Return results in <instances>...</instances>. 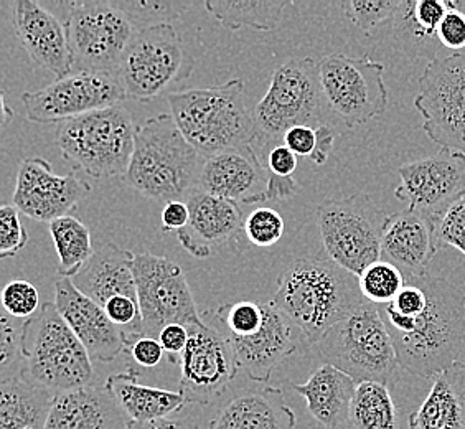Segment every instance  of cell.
I'll list each match as a JSON object with an SVG mask.
<instances>
[{
  "label": "cell",
  "mask_w": 465,
  "mask_h": 429,
  "mask_svg": "<svg viewBox=\"0 0 465 429\" xmlns=\"http://www.w3.org/2000/svg\"><path fill=\"white\" fill-rule=\"evenodd\" d=\"M428 304L418 317H404L390 305L380 314L393 339L400 367L420 378H436L465 354V294L444 277L418 276Z\"/></svg>",
  "instance_id": "6da1fadb"
},
{
  "label": "cell",
  "mask_w": 465,
  "mask_h": 429,
  "mask_svg": "<svg viewBox=\"0 0 465 429\" xmlns=\"http://www.w3.org/2000/svg\"><path fill=\"white\" fill-rule=\"evenodd\" d=\"M365 303L358 276L331 260L319 258L291 263L279 276L271 301L313 345Z\"/></svg>",
  "instance_id": "7a4b0ae2"
},
{
  "label": "cell",
  "mask_w": 465,
  "mask_h": 429,
  "mask_svg": "<svg viewBox=\"0 0 465 429\" xmlns=\"http://www.w3.org/2000/svg\"><path fill=\"white\" fill-rule=\"evenodd\" d=\"M205 157L188 143L172 115L151 117L135 129L125 182L157 202H187L198 188Z\"/></svg>",
  "instance_id": "3957f363"
},
{
  "label": "cell",
  "mask_w": 465,
  "mask_h": 429,
  "mask_svg": "<svg viewBox=\"0 0 465 429\" xmlns=\"http://www.w3.org/2000/svg\"><path fill=\"white\" fill-rule=\"evenodd\" d=\"M167 99L182 135L205 159L252 141V116L242 78L180 91Z\"/></svg>",
  "instance_id": "277c9868"
},
{
  "label": "cell",
  "mask_w": 465,
  "mask_h": 429,
  "mask_svg": "<svg viewBox=\"0 0 465 429\" xmlns=\"http://www.w3.org/2000/svg\"><path fill=\"white\" fill-rule=\"evenodd\" d=\"M325 106L319 63L309 56L287 60L272 73L269 90L251 109L252 149L269 154L291 127H319Z\"/></svg>",
  "instance_id": "5b68a950"
},
{
  "label": "cell",
  "mask_w": 465,
  "mask_h": 429,
  "mask_svg": "<svg viewBox=\"0 0 465 429\" xmlns=\"http://www.w3.org/2000/svg\"><path fill=\"white\" fill-rule=\"evenodd\" d=\"M22 376L54 394L93 384L94 368L88 350L58 313L54 303L24 322Z\"/></svg>",
  "instance_id": "8992f818"
},
{
  "label": "cell",
  "mask_w": 465,
  "mask_h": 429,
  "mask_svg": "<svg viewBox=\"0 0 465 429\" xmlns=\"http://www.w3.org/2000/svg\"><path fill=\"white\" fill-rule=\"evenodd\" d=\"M325 364L339 368L357 384L376 382L393 386L400 362L393 339L378 305L365 303L333 325L317 344Z\"/></svg>",
  "instance_id": "52a82bcc"
},
{
  "label": "cell",
  "mask_w": 465,
  "mask_h": 429,
  "mask_svg": "<svg viewBox=\"0 0 465 429\" xmlns=\"http://www.w3.org/2000/svg\"><path fill=\"white\" fill-rule=\"evenodd\" d=\"M133 117L124 106L93 111L56 125V144L66 161L94 179L124 175L135 145Z\"/></svg>",
  "instance_id": "ba28073f"
},
{
  "label": "cell",
  "mask_w": 465,
  "mask_h": 429,
  "mask_svg": "<svg viewBox=\"0 0 465 429\" xmlns=\"http://www.w3.org/2000/svg\"><path fill=\"white\" fill-rule=\"evenodd\" d=\"M195 65L177 30L161 24L137 30L114 76L127 98L145 103L183 91Z\"/></svg>",
  "instance_id": "9c48e42d"
},
{
  "label": "cell",
  "mask_w": 465,
  "mask_h": 429,
  "mask_svg": "<svg viewBox=\"0 0 465 429\" xmlns=\"http://www.w3.org/2000/svg\"><path fill=\"white\" fill-rule=\"evenodd\" d=\"M317 224L329 260L360 276L381 260V242L390 214L367 194L329 198L317 206Z\"/></svg>",
  "instance_id": "30bf717a"
},
{
  "label": "cell",
  "mask_w": 465,
  "mask_h": 429,
  "mask_svg": "<svg viewBox=\"0 0 465 429\" xmlns=\"http://www.w3.org/2000/svg\"><path fill=\"white\" fill-rule=\"evenodd\" d=\"M63 15L73 73L116 75L137 28L114 2H70Z\"/></svg>",
  "instance_id": "8fae6325"
},
{
  "label": "cell",
  "mask_w": 465,
  "mask_h": 429,
  "mask_svg": "<svg viewBox=\"0 0 465 429\" xmlns=\"http://www.w3.org/2000/svg\"><path fill=\"white\" fill-rule=\"evenodd\" d=\"M414 107L432 143L465 154V50L426 65Z\"/></svg>",
  "instance_id": "7c38bea8"
},
{
  "label": "cell",
  "mask_w": 465,
  "mask_h": 429,
  "mask_svg": "<svg viewBox=\"0 0 465 429\" xmlns=\"http://www.w3.org/2000/svg\"><path fill=\"white\" fill-rule=\"evenodd\" d=\"M137 299L141 307V337L159 339L172 324L185 327L203 322L187 277L177 263L149 251L137 253L134 260Z\"/></svg>",
  "instance_id": "4fadbf2b"
},
{
  "label": "cell",
  "mask_w": 465,
  "mask_h": 429,
  "mask_svg": "<svg viewBox=\"0 0 465 429\" xmlns=\"http://www.w3.org/2000/svg\"><path fill=\"white\" fill-rule=\"evenodd\" d=\"M327 106L349 127L381 116L388 107L385 65L365 56L333 54L319 62Z\"/></svg>",
  "instance_id": "5bb4252c"
},
{
  "label": "cell",
  "mask_w": 465,
  "mask_h": 429,
  "mask_svg": "<svg viewBox=\"0 0 465 429\" xmlns=\"http://www.w3.org/2000/svg\"><path fill=\"white\" fill-rule=\"evenodd\" d=\"M127 98L114 75L72 73L45 88L22 95L27 121L34 125H54L116 106Z\"/></svg>",
  "instance_id": "9a60e30c"
},
{
  "label": "cell",
  "mask_w": 465,
  "mask_h": 429,
  "mask_svg": "<svg viewBox=\"0 0 465 429\" xmlns=\"http://www.w3.org/2000/svg\"><path fill=\"white\" fill-rule=\"evenodd\" d=\"M398 174L401 184L394 188V197L434 224L465 197V154L439 149L434 155L404 164Z\"/></svg>",
  "instance_id": "2e32d148"
},
{
  "label": "cell",
  "mask_w": 465,
  "mask_h": 429,
  "mask_svg": "<svg viewBox=\"0 0 465 429\" xmlns=\"http://www.w3.org/2000/svg\"><path fill=\"white\" fill-rule=\"evenodd\" d=\"M188 344L180 355V394L187 403L208 404L228 390L240 374L228 340L205 321L188 327Z\"/></svg>",
  "instance_id": "e0dca14e"
},
{
  "label": "cell",
  "mask_w": 465,
  "mask_h": 429,
  "mask_svg": "<svg viewBox=\"0 0 465 429\" xmlns=\"http://www.w3.org/2000/svg\"><path fill=\"white\" fill-rule=\"evenodd\" d=\"M187 205L190 218L177 238L193 258L206 260L224 250L242 253L250 244L244 234L246 216L236 202L197 190Z\"/></svg>",
  "instance_id": "ac0fdd59"
},
{
  "label": "cell",
  "mask_w": 465,
  "mask_h": 429,
  "mask_svg": "<svg viewBox=\"0 0 465 429\" xmlns=\"http://www.w3.org/2000/svg\"><path fill=\"white\" fill-rule=\"evenodd\" d=\"M91 194V185L76 175H58L50 162L28 157L20 164L12 205L36 222L52 224Z\"/></svg>",
  "instance_id": "d6986e66"
},
{
  "label": "cell",
  "mask_w": 465,
  "mask_h": 429,
  "mask_svg": "<svg viewBox=\"0 0 465 429\" xmlns=\"http://www.w3.org/2000/svg\"><path fill=\"white\" fill-rule=\"evenodd\" d=\"M198 188L242 205L264 204L269 170L261 164L260 155L251 144L228 149L206 157Z\"/></svg>",
  "instance_id": "ffe728a7"
},
{
  "label": "cell",
  "mask_w": 465,
  "mask_h": 429,
  "mask_svg": "<svg viewBox=\"0 0 465 429\" xmlns=\"http://www.w3.org/2000/svg\"><path fill=\"white\" fill-rule=\"evenodd\" d=\"M54 305L91 360L113 362L127 349L124 332L109 321L101 305L78 291L70 277L54 283Z\"/></svg>",
  "instance_id": "44dd1931"
},
{
  "label": "cell",
  "mask_w": 465,
  "mask_h": 429,
  "mask_svg": "<svg viewBox=\"0 0 465 429\" xmlns=\"http://www.w3.org/2000/svg\"><path fill=\"white\" fill-rule=\"evenodd\" d=\"M15 34L30 58L62 80L73 73L72 48L63 20L34 0H14Z\"/></svg>",
  "instance_id": "7402d4cb"
},
{
  "label": "cell",
  "mask_w": 465,
  "mask_h": 429,
  "mask_svg": "<svg viewBox=\"0 0 465 429\" xmlns=\"http://www.w3.org/2000/svg\"><path fill=\"white\" fill-rule=\"evenodd\" d=\"M294 327L284 314L268 303L266 321L260 332L244 339L224 337L232 347L238 372L252 382L268 384L272 370L297 349Z\"/></svg>",
  "instance_id": "603a6c76"
},
{
  "label": "cell",
  "mask_w": 465,
  "mask_h": 429,
  "mask_svg": "<svg viewBox=\"0 0 465 429\" xmlns=\"http://www.w3.org/2000/svg\"><path fill=\"white\" fill-rule=\"evenodd\" d=\"M438 251L436 224L430 218L408 206L390 214L381 242V260L391 263L404 277L428 274V266Z\"/></svg>",
  "instance_id": "cb8c5ba5"
},
{
  "label": "cell",
  "mask_w": 465,
  "mask_h": 429,
  "mask_svg": "<svg viewBox=\"0 0 465 429\" xmlns=\"http://www.w3.org/2000/svg\"><path fill=\"white\" fill-rule=\"evenodd\" d=\"M108 386L88 384L54 396L44 429H129Z\"/></svg>",
  "instance_id": "d4e9b609"
},
{
  "label": "cell",
  "mask_w": 465,
  "mask_h": 429,
  "mask_svg": "<svg viewBox=\"0 0 465 429\" xmlns=\"http://www.w3.org/2000/svg\"><path fill=\"white\" fill-rule=\"evenodd\" d=\"M134 260L133 251L123 250L116 243H106L94 251L84 268L73 277V284L101 307L117 295L137 299Z\"/></svg>",
  "instance_id": "484cf974"
},
{
  "label": "cell",
  "mask_w": 465,
  "mask_h": 429,
  "mask_svg": "<svg viewBox=\"0 0 465 429\" xmlns=\"http://www.w3.org/2000/svg\"><path fill=\"white\" fill-rule=\"evenodd\" d=\"M295 413L279 388L244 390L232 396L216 413L210 429H292Z\"/></svg>",
  "instance_id": "4316f807"
},
{
  "label": "cell",
  "mask_w": 465,
  "mask_h": 429,
  "mask_svg": "<svg viewBox=\"0 0 465 429\" xmlns=\"http://www.w3.org/2000/svg\"><path fill=\"white\" fill-rule=\"evenodd\" d=\"M358 384L331 364L317 368L305 384H294L313 420L327 429H349L350 408Z\"/></svg>",
  "instance_id": "83f0119b"
},
{
  "label": "cell",
  "mask_w": 465,
  "mask_h": 429,
  "mask_svg": "<svg viewBox=\"0 0 465 429\" xmlns=\"http://www.w3.org/2000/svg\"><path fill=\"white\" fill-rule=\"evenodd\" d=\"M410 429H465V364L436 376L430 394L408 416Z\"/></svg>",
  "instance_id": "f1b7e54d"
},
{
  "label": "cell",
  "mask_w": 465,
  "mask_h": 429,
  "mask_svg": "<svg viewBox=\"0 0 465 429\" xmlns=\"http://www.w3.org/2000/svg\"><path fill=\"white\" fill-rule=\"evenodd\" d=\"M104 384L131 423L171 418V414L188 404L180 392L139 384V375L133 370L109 376Z\"/></svg>",
  "instance_id": "f546056e"
},
{
  "label": "cell",
  "mask_w": 465,
  "mask_h": 429,
  "mask_svg": "<svg viewBox=\"0 0 465 429\" xmlns=\"http://www.w3.org/2000/svg\"><path fill=\"white\" fill-rule=\"evenodd\" d=\"M56 394L24 376L0 384V429H44Z\"/></svg>",
  "instance_id": "4dcf8cb0"
},
{
  "label": "cell",
  "mask_w": 465,
  "mask_h": 429,
  "mask_svg": "<svg viewBox=\"0 0 465 429\" xmlns=\"http://www.w3.org/2000/svg\"><path fill=\"white\" fill-rule=\"evenodd\" d=\"M208 14L226 28H254L261 32L276 30L286 7L287 0H206Z\"/></svg>",
  "instance_id": "1f68e13d"
},
{
  "label": "cell",
  "mask_w": 465,
  "mask_h": 429,
  "mask_svg": "<svg viewBox=\"0 0 465 429\" xmlns=\"http://www.w3.org/2000/svg\"><path fill=\"white\" fill-rule=\"evenodd\" d=\"M349 429H401L390 386L376 382L358 384L350 408Z\"/></svg>",
  "instance_id": "d6a6232c"
},
{
  "label": "cell",
  "mask_w": 465,
  "mask_h": 429,
  "mask_svg": "<svg viewBox=\"0 0 465 429\" xmlns=\"http://www.w3.org/2000/svg\"><path fill=\"white\" fill-rule=\"evenodd\" d=\"M50 234L60 258L58 274L73 279L94 254L90 228L78 218L66 214L50 224Z\"/></svg>",
  "instance_id": "836d02e7"
},
{
  "label": "cell",
  "mask_w": 465,
  "mask_h": 429,
  "mask_svg": "<svg viewBox=\"0 0 465 429\" xmlns=\"http://www.w3.org/2000/svg\"><path fill=\"white\" fill-rule=\"evenodd\" d=\"M216 331L223 337L232 339H244L251 337L261 331L266 321V304H260L254 301H238L232 304H224L216 309Z\"/></svg>",
  "instance_id": "e575fe53"
},
{
  "label": "cell",
  "mask_w": 465,
  "mask_h": 429,
  "mask_svg": "<svg viewBox=\"0 0 465 429\" xmlns=\"http://www.w3.org/2000/svg\"><path fill=\"white\" fill-rule=\"evenodd\" d=\"M358 284L365 301L380 307L393 303L396 295L406 286V277L391 263L380 260L361 271Z\"/></svg>",
  "instance_id": "d590c367"
},
{
  "label": "cell",
  "mask_w": 465,
  "mask_h": 429,
  "mask_svg": "<svg viewBox=\"0 0 465 429\" xmlns=\"http://www.w3.org/2000/svg\"><path fill=\"white\" fill-rule=\"evenodd\" d=\"M114 4L137 30L172 24L192 7V4L179 0H114Z\"/></svg>",
  "instance_id": "8d00e7d4"
},
{
  "label": "cell",
  "mask_w": 465,
  "mask_h": 429,
  "mask_svg": "<svg viewBox=\"0 0 465 429\" xmlns=\"http://www.w3.org/2000/svg\"><path fill=\"white\" fill-rule=\"evenodd\" d=\"M448 10V2L444 0L401 2L394 20L416 38H432L438 34L439 25Z\"/></svg>",
  "instance_id": "74e56055"
},
{
  "label": "cell",
  "mask_w": 465,
  "mask_h": 429,
  "mask_svg": "<svg viewBox=\"0 0 465 429\" xmlns=\"http://www.w3.org/2000/svg\"><path fill=\"white\" fill-rule=\"evenodd\" d=\"M400 4V0H347L341 4V10L353 25L370 34L378 25L394 20Z\"/></svg>",
  "instance_id": "f35d334b"
},
{
  "label": "cell",
  "mask_w": 465,
  "mask_h": 429,
  "mask_svg": "<svg viewBox=\"0 0 465 429\" xmlns=\"http://www.w3.org/2000/svg\"><path fill=\"white\" fill-rule=\"evenodd\" d=\"M244 234L252 246H258V248L274 246L284 234V220L276 210L261 206L246 216Z\"/></svg>",
  "instance_id": "ab89813d"
},
{
  "label": "cell",
  "mask_w": 465,
  "mask_h": 429,
  "mask_svg": "<svg viewBox=\"0 0 465 429\" xmlns=\"http://www.w3.org/2000/svg\"><path fill=\"white\" fill-rule=\"evenodd\" d=\"M0 368L2 382L22 376L24 372V350H22V334L24 324L17 325L9 317H2L0 324Z\"/></svg>",
  "instance_id": "60d3db41"
},
{
  "label": "cell",
  "mask_w": 465,
  "mask_h": 429,
  "mask_svg": "<svg viewBox=\"0 0 465 429\" xmlns=\"http://www.w3.org/2000/svg\"><path fill=\"white\" fill-rule=\"evenodd\" d=\"M2 304L10 317L25 319L34 317L40 311V294L32 283L24 279L10 281L2 291Z\"/></svg>",
  "instance_id": "b9f144b4"
},
{
  "label": "cell",
  "mask_w": 465,
  "mask_h": 429,
  "mask_svg": "<svg viewBox=\"0 0 465 429\" xmlns=\"http://www.w3.org/2000/svg\"><path fill=\"white\" fill-rule=\"evenodd\" d=\"M436 243L440 248H454L464 256L465 264V197L457 200L436 222Z\"/></svg>",
  "instance_id": "7bdbcfd3"
},
{
  "label": "cell",
  "mask_w": 465,
  "mask_h": 429,
  "mask_svg": "<svg viewBox=\"0 0 465 429\" xmlns=\"http://www.w3.org/2000/svg\"><path fill=\"white\" fill-rule=\"evenodd\" d=\"M28 233L22 220L17 206L4 205L0 208V256L9 260L17 256L27 246Z\"/></svg>",
  "instance_id": "ee69618b"
},
{
  "label": "cell",
  "mask_w": 465,
  "mask_h": 429,
  "mask_svg": "<svg viewBox=\"0 0 465 429\" xmlns=\"http://www.w3.org/2000/svg\"><path fill=\"white\" fill-rule=\"evenodd\" d=\"M449 10L446 17L442 18L438 28L436 38L440 45L446 46L452 52H464L465 50V12L462 2H448Z\"/></svg>",
  "instance_id": "f6af8a7d"
},
{
  "label": "cell",
  "mask_w": 465,
  "mask_h": 429,
  "mask_svg": "<svg viewBox=\"0 0 465 429\" xmlns=\"http://www.w3.org/2000/svg\"><path fill=\"white\" fill-rule=\"evenodd\" d=\"M282 143L289 147L297 157H312L317 143L315 127L311 125H295L284 135Z\"/></svg>",
  "instance_id": "bcb514c9"
},
{
  "label": "cell",
  "mask_w": 465,
  "mask_h": 429,
  "mask_svg": "<svg viewBox=\"0 0 465 429\" xmlns=\"http://www.w3.org/2000/svg\"><path fill=\"white\" fill-rule=\"evenodd\" d=\"M188 337H190L188 327L182 324H172L161 332L159 342H161L162 349L165 354H169V360L173 364L179 362L180 355L187 347Z\"/></svg>",
  "instance_id": "7dc6e473"
},
{
  "label": "cell",
  "mask_w": 465,
  "mask_h": 429,
  "mask_svg": "<svg viewBox=\"0 0 465 429\" xmlns=\"http://www.w3.org/2000/svg\"><path fill=\"white\" fill-rule=\"evenodd\" d=\"M131 355L143 368H155L162 362L163 357V349H162L159 339L153 337H141L135 340L131 345Z\"/></svg>",
  "instance_id": "c3c4849f"
},
{
  "label": "cell",
  "mask_w": 465,
  "mask_h": 429,
  "mask_svg": "<svg viewBox=\"0 0 465 429\" xmlns=\"http://www.w3.org/2000/svg\"><path fill=\"white\" fill-rule=\"evenodd\" d=\"M271 175L274 177H292L297 169V155L284 144L276 145L268 154V165Z\"/></svg>",
  "instance_id": "681fc988"
},
{
  "label": "cell",
  "mask_w": 465,
  "mask_h": 429,
  "mask_svg": "<svg viewBox=\"0 0 465 429\" xmlns=\"http://www.w3.org/2000/svg\"><path fill=\"white\" fill-rule=\"evenodd\" d=\"M190 218L187 202H169L163 206L161 214L162 232H177L183 230Z\"/></svg>",
  "instance_id": "f907efd6"
},
{
  "label": "cell",
  "mask_w": 465,
  "mask_h": 429,
  "mask_svg": "<svg viewBox=\"0 0 465 429\" xmlns=\"http://www.w3.org/2000/svg\"><path fill=\"white\" fill-rule=\"evenodd\" d=\"M315 135H317V143H315V151H313L311 161L317 165H323L331 157L333 141H335V131L331 129V125H321L319 127H315Z\"/></svg>",
  "instance_id": "816d5d0a"
},
{
  "label": "cell",
  "mask_w": 465,
  "mask_h": 429,
  "mask_svg": "<svg viewBox=\"0 0 465 429\" xmlns=\"http://www.w3.org/2000/svg\"><path fill=\"white\" fill-rule=\"evenodd\" d=\"M129 429H198V424L185 418H162L147 423H131Z\"/></svg>",
  "instance_id": "f5cc1de1"
}]
</instances>
